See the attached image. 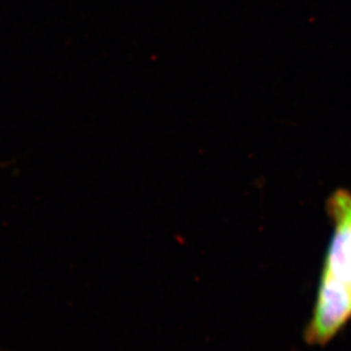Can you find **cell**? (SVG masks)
<instances>
[{"instance_id":"cell-1","label":"cell","mask_w":351,"mask_h":351,"mask_svg":"<svg viewBox=\"0 0 351 351\" xmlns=\"http://www.w3.org/2000/svg\"><path fill=\"white\" fill-rule=\"evenodd\" d=\"M335 233L325 258L321 280L345 289L351 295V194L339 191L328 203Z\"/></svg>"}]
</instances>
